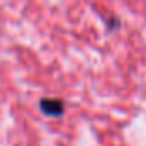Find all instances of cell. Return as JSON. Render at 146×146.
<instances>
[{
	"mask_svg": "<svg viewBox=\"0 0 146 146\" xmlns=\"http://www.w3.org/2000/svg\"><path fill=\"white\" fill-rule=\"evenodd\" d=\"M39 109L49 117H61L65 112V104L60 99H41Z\"/></svg>",
	"mask_w": 146,
	"mask_h": 146,
	"instance_id": "6da1fadb",
	"label": "cell"
}]
</instances>
